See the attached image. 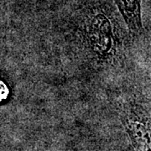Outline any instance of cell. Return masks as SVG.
I'll list each match as a JSON object with an SVG mask.
<instances>
[{
    "mask_svg": "<svg viewBox=\"0 0 151 151\" xmlns=\"http://www.w3.org/2000/svg\"><path fill=\"white\" fill-rule=\"evenodd\" d=\"M8 95V89L4 82L0 81V101L4 99Z\"/></svg>",
    "mask_w": 151,
    "mask_h": 151,
    "instance_id": "cell-3",
    "label": "cell"
},
{
    "mask_svg": "<svg viewBox=\"0 0 151 151\" xmlns=\"http://www.w3.org/2000/svg\"><path fill=\"white\" fill-rule=\"evenodd\" d=\"M131 31L140 32L143 29L141 22V0H114Z\"/></svg>",
    "mask_w": 151,
    "mask_h": 151,
    "instance_id": "cell-2",
    "label": "cell"
},
{
    "mask_svg": "<svg viewBox=\"0 0 151 151\" xmlns=\"http://www.w3.org/2000/svg\"><path fill=\"white\" fill-rule=\"evenodd\" d=\"M122 121L136 151H150V117L125 115Z\"/></svg>",
    "mask_w": 151,
    "mask_h": 151,
    "instance_id": "cell-1",
    "label": "cell"
}]
</instances>
